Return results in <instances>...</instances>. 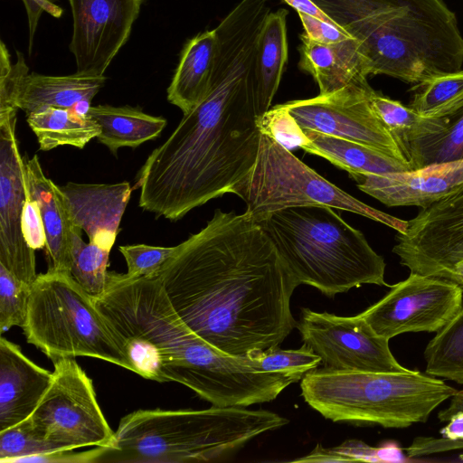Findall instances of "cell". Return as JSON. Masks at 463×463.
<instances>
[{
    "instance_id": "cell-32",
    "label": "cell",
    "mask_w": 463,
    "mask_h": 463,
    "mask_svg": "<svg viewBox=\"0 0 463 463\" xmlns=\"http://www.w3.org/2000/svg\"><path fill=\"white\" fill-rule=\"evenodd\" d=\"M81 231L74 225L71 236V273L90 296L97 298L106 288L110 250L91 242H84Z\"/></svg>"
},
{
    "instance_id": "cell-40",
    "label": "cell",
    "mask_w": 463,
    "mask_h": 463,
    "mask_svg": "<svg viewBox=\"0 0 463 463\" xmlns=\"http://www.w3.org/2000/svg\"><path fill=\"white\" fill-rule=\"evenodd\" d=\"M22 227L24 239L32 249L35 250L45 247L46 236L40 209L28 192L23 212Z\"/></svg>"
},
{
    "instance_id": "cell-34",
    "label": "cell",
    "mask_w": 463,
    "mask_h": 463,
    "mask_svg": "<svg viewBox=\"0 0 463 463\" xmlns=\"http://www.w3.org/2000/svg\"><path fill=\"white\" fill-rule=\"evenodd\" d=\"M31 286L0 264V332L23 327L28 311Z\"/></svg>"
},
{
    "instance_id": "cell-38",
    "label": "cell",
    "mask_w": 463,
    "mask_h": 463,
    "mask_svg": "<svg viewBox=\"0 0 463 463\" xmlns=\"http://www.w3.org/2000/svg\"><path fill=\"white\" fill-rule=\"evenodd\" d=\"M119 251L124 256L130 278L155 275L164 263L171 257L175 247H156L146 244L120 246Z\"/></svg>"
},
{
    "instance_id": "cell-19",
    "label": "cell",
    "mask_w": 463,
    "mask_h": 463,
    "mask_svg": "<svg viewBox=\"0 0 463 463\" xmlns=\"http://www.w3.org/2000/svg\"><path fill=\"white\" fill-rule=\"evenodd\" d=\"M53 373L33 363L19 345L0 339V431L27 420L49 389Z\"/></svg>"
},
{
    "instance_id": "cell-42",
    "label": "cell",
    "mask_w": 463,
    "mask_h": 463,
    "mask_svg": "<svg viewBox=\"0 0 463 463\" xmlns=\"http://www.w3.org/2000/svg\"><path fill=\"white\" fill-rule=\"evenodd\" d=\"M55 1L57 0H22L26 10L28 20L29 53L32 52L33 38L41 14L46 12L55 18L61 16L62 9L55 4Z\"/></svg>"
},
{
    "instance_id": "cell-41",
    "label": "cell",
    "mask_w": 463,
    "mask_h": 463,
    "mask_svg": "<svg viewBox=\"0 0 463 463\" xmlns=\"http://www.w3.org/2000/svg\"><path fill=\"white\" fill-rule=\"evenodd\" d=\"M105 447L83 452H73V449L33 455L19 459L18 463H98Z\"/></svg>"
},
{
    "instance_id": "cell-4",
    "label": "cell",
    "mask_w": 463,
    "mask_h": 463,
    "mask_svg": "<svg viewBox=\"0 0 463 463\" xmlns=\"http://www.w3.org/2000/svg\"><path fill=\"white\" fill-rule=\"evenodd\" d=\"M360 44L369 75L420 83L461 71L463 36L443 0H311Z\"/></svg>"
},
{
    "instance_id": "cell-2",
    "label": "cell",
    "mask_w": 463,
    "mask_h": 463,
    "mask_svg": "<svg viewBox=\"0 0 463 463\" xmlns=\"http://www.w3.org/2000/svg\"><path fill=\"white\" fill-rule=\"evenodd\" d=\"M95 305L113 329L138 375L187 386L216 407H246L275 400L294 378L261 372L248 357L226 354L196 335L177 315L156 275L130 278L108 271Z\"/></svg>"
},
{
    "instance_id": "cell-21",
    "label": "cell",
    "mask_w": 463,
    "mask_h": 463,
    "mask_svg": "<svg viewBox=\"0 0 463 463\" xmlns=\"http://www.w3.org/2000/svg\"><path fill=\"white\" fill-rule=\"evenodd\" d=\"M299 68L317 81L320 95L367 81V61L354 38L327 44L301 35Z\"/></svg>"
},
{
    "instance_id": "cell-20",
    "label": "cell",
    "mask_w": 463,
    "mask_h": 463,
    "mask_svg": "<svg viewBox=\"0 0 463 463\" xmlns=\"http://www.w3.org/2000/svg\"><path fill=\"white\" fill-rule=\"evenodd\" d=\"M24 171L27 192L38 204L44 227L48 269L71 273L74 224L61 187L45 176L36 155L24 161Z\"/></svg>"
},
{
    "instance_id": "cell-29",
    "label": "cell",
    "mask_w": 463,
    "mask_h": 463,
    "mask_svg": "<svg viewBox=\"0 0 463 463\" xmlns=\"http://www.w3.org/2000/svg\"><path fill=\"white\" fill-rule=\"evenodd\" d=\"M426 373L463 384V305L429 342L424 351Z\"/></svg>"
},
{
    "instance_id": "cell-44",
    "label": "cell",
    "mask_w": 463,
    "mask_h": 463,
    "mask_svg": "<svg viewBox=\"0 0 463 463\" xmlns=\"http://www.w3.org/2000/svg\"><path fill=\"white\" fill-rule=\"evenodd\" d=\"M291 7L295 8L298 13H305L311 14L320 20L328 22L337 25L330 19L323 11H321L311 0H284ZM339 26V25H338Z\"/></svg>"
},
{
    "instance_id": "cell-14",
    "label": "cell",
    "mask_w": 463,
    "mask_h": 463,
    "mask_svg": "<svg viewBox=\"0 0 463 463\" xmlns=\"http://www.w3.org/2000/svg\"><path fill=\"white\" fill-rule=\"evenodd\" d=\"M392 251L411 272L449 279L463 259V188L407 221Z\"/></svg>"
},
{
    "instance_id": "cell-24",
    "label": "cell",
    "mask_w": 463,
    "mask_h": 463,
    "mask_svg": "<svg viewBox=\"0 0 463 463\" xmlns=\"http://www.w3.org/2000/svg\"><path fill=\"white\" fill-rule=\"evenodd\" d=\"M280 8L267 16L255 55L256 106L259 117L271 108L288 61L287 15Z\"/></svg>"
},
{
    "instance_id": "cell-25",
    "label": "cell",
    "mask_w": 463,
    "mask_h": 463,
    "mask_svg": "<svg viewBox=\"0 0 463 463\" xmlns=\"http://www.w3.org/2000/svg\"><path fill=\"white\" fill-rule=\"evenodd\" d=\"M309 141L302 146L305 152L321 156L334 165L350 173L378 175L412 170L411 165L371 146L304 129Z\"/></svg>"
},
{
    "instance_id": "cell-12",
    "label": "cell",
    "mask_w": 463,
    "mask_h": 463,
    "mask_svg": "<svg viewBox=\"0 0 463 463\" xmlns=\"http://www.w3.org/2000/svg\"><path fill=\"white\" fill-rule=\"evenodd\" d=\"M359 314L387 339L410 332H437L463 305V288L449 279L411 272Z\"/></svg>"
},
{
    "instance_id": "cell-17",
    "label": "cell",
    "mask_w": 463,
    "mask_h": 463,
    "mask_svg": "<svg viewBox=\"0 0 463 463\" xmlns=\"http://www.w3.org/2000/svg\"><path fill=\"white\" fill-rule=\"evenodd\" d=\"M349 175L361 191L387 206L425 208L463 188V159L402 173Z\"/></svg>"
},
{
    "instance_id": "cell-15",
    "label": "cell",
    "mask_w": 463,
    "mask_h": 463,
    "mask_svg": "<svg viewBox=\"0 0 463 463\" xmlns=\"http://www.w3.org/2000/svg\"><path fill=\"white\" fill-rule=\"evenodd\" d=\"M16 111L0 113V264L32 286L38 274L35 250L26 242L22 227L27 186L15 136Z\"/></svg>"
},
{
    "instance_id": "cell-18",
    "label": "cell",
    "mask_w": 463,
    "mask_h": 463,
    "mask_svg": "<svg viewBox=\"0 0 463 463\" xmlns=\"http://www.w3.org/2000/svg\"><path fill=\"white\" fill-rule=\"evenodd\" d=\"M74 225L89 242L110 250L131 195L129 183L77 184L60 186Z\"/></svg>"
},
{
    "instance_id": "cell-9",
    "label": "cell",
    "mask_w": 463,
    "mask_h": 463,
    "mask_svg": "<svg viewBox=\"0 0 463 463\" xmlns=\"http://www.w3.org/2000/svg\"><path fill=\"white\" fill-rule=\"evenodd\" d=\"M230 194L241 198L244 213L255 222L288 207L325 205L360 214L398 232H403L407 225V221L370 207L330 183L262 132L253 167Z\"/></svg>"
},
{
    "instance_id": "cell-23",
    "label": "cell",
    "mask_w": 463,
    "mask_h": 463,
    "mask_svg": "<svg viewBox=\"0 0 463 463\" xmlns=\"http://www.w3.org/2000/svg\"><path fill=\"white\" fill-rule=\"evenodd\" d=\"M107 78L73 73L49 76L35 72L25 74L17 89L15 106L27 114L43 106L73 109L79 104L90 106L104 86Z\"/></svg>"
},
{
    "instance_id": "cell-39",
    "label": "cell",
    "mask_w": 463,
    "mask_h": 463,
    "mask_svg": "<svg viewBox=\"0 0 463 463\" xmlns=\"http://www.w3.org/2000/svg\"><path fill=\"white\" fill-rule=\"evenodd\" d=\"M304 33L318 43L332 44L354 38L343 27L320 20L311 14L298 13Z\"/></svg>"
},
{
    "instance_id": "cell-11",
    "label": "cell",
    "mask_w": 463,
    "mask_h": 463,
    "mask_svg": "<svg viewBox=\"0 0 463 463\" xmlns=\"http://www.w3.org/2000/svg\"><path fill=\"white\" fill-rule=\"evenodd\" d=\"M303 343L321 358L324 369L373 373L411 371L392 355L389 339L360 316L340 317L302 308L296 326Z\"/></svg>"
},
{
    "instance_id": "cell-3",
    "label": "cell",
    "mask_w": 463,
    "mask_h": 463,
    "mask_svg": "<svg viewBox=\"0 0 463 463\" xmlns=\"http://www.w3.org/2000/svg\"><path fill=\"white\" fill-rule=\"evenodd\" d=\"M259 118L254 71H215L206 97L141 167L139 206L177 221L230 194L256 162Z\"/></svg>"
},
{
    "instance_id": "cell-36",
    "label": "cell",
    "mask_w": 463,
    "mask_h": 463,
    "mask_svg": "<svg viewBox=\"0 0 463 463\" xmlns=\"http://www.w3.org/2000/svg\"><path fill=\"white\" fill-rule=\"evenodd\" d=\"M392 457L388 443L380 447H371L360 440H347L335 448H323L317 445L308 455L298 458L294 462H390Z\"/></svg>"
},
{
    "instance_id": "cell-28",
    "label": "cell",
    "mask_w": 463,
    "mask_h": 463,
    "mask_svg": "<svg viewBox=\"0 0 463 463\" xmlns=\"http://www.w3.org/2000/svg\"><path fill=\"white\" fill-rule=\"evenodd\" d=\"M403 154L412 170L463 159V108L446 117L443 128L411 139Z\"/></svg>"
},
{
    "instance_id": "cell-46",
    "label": "cell",
    "mask_w": 463,
    "mask_h": 463,
    "mask_svg": "<svg viewBox=\"0 0 463 463\" xmlns=\"http://www.w3.org/2000/svg\"><path fill=\"white\" fill-rule=\"evenodd\" d=\"M449 280L458 284L463 288V259L456 264Z\"/></svg>"
},
{
    "instance_id": "cell-22",
    "label": "cell",
    "mask_w": 463,
    "mask_h": 463,
    "mask_svg": "<svg viewBox=\"0 0 463 463\" xmlns=\"http://www.w3.org/2000/svg\"><path fill=\"white\" fill-rule=\"evenodd\" d=\"M217 51L215 30L204 31L184 46L167 89L168 101L188 113L207 95Z\"/></svg>"
},
{
    "instance_id": "cell-16",
    "label": "cell",
    "mask_w": 463,
    "mask_h": 463,
    "mask_svg": "<svg viewBox=\"0 0 463 463\" xmlns=\"http://www.w3.org/2000/svg\"><path fill=\"white\" fill-rule=\"evenodd\" d=\"M144 0H69L72 20L70 50L76 72L102 76L130 36Z\"/></svg>"
},
{
    "instance_id": "cell-1",
    "label": "cell",
    "mask_w": 463,
    "mask_h": 463,
    "mask_svg": "<svg viewBox=\"0 0 463 463\" xmlns=\"http://www.w3.org/2000/svg\"><path fill=\"white\" fill-rule=\"evenodd\" d=\"M155 275L188 327L231 356L279 345L297 326L290 298L298 284L245 213L216 209Z\"/></svg>"
},
{
    "instance_id": "cell-8",
    "label": "cell",
    "mask_w": 463,
    "mask_h": 463,
    "mask_svg": "<svg viewBox=\"0 0 463 463\" xmlns=\"http://www.w3.org/2000/svg\"><path fill=\"white\" fill-rule=\"evenodd\" d=\"M27 342L52 361L89 356L135 373L120 340L90 296L71 273L48 269L31 286L25 323Z\"/></svg>"
},
{
    "instance_id": "cell-31",
    "label": "cell",
    "mask_w": 463,
    "mask_h": 463,
    "mask_svg": "<svg viewBox=\"0 0 463 463\" xmlns=\"http://www.w3.org/2000/svg\"><path fill=\"white\" fill-rule=\"evenodd\" d=\"M409 107L426 118H443L463 108V71L417 83Z\"/></svg>"
},
{
    "instance_id": "cell-30",
    "label": "cell",
    "mask_w": 463,
    "mask_h": 463,
    "mask_svg": "<svg viewBox=\"0 0 463 463\" xmlns=\"http://www.w3.org/2000/svg\"><path fill=\"white\" fill-rule=\"evenodd\" d=\"M370 102L376 116L395 139L402 153L404 146L411 139L436 133L443 128L446 122V117L426 118L420 116L410 107L375 90L371 95Z\"/></svg>"
},
{
    "instance_id": "cell-6",
    "label": "cell",
    "mask_w": 463,
    "mask_h": 463,
    "mask_svg": "<svg viewBox=\"0 0 463 463\" xmlns=\"http://www.w3.org/2000/svg\"><path fill=\"white\" fill-rule=\"evenodd\" d=\"M256 222L298 285L330 298L364 284L391 287L384 280L383 258L332 207H288Z\"/></svg>"
},
{
    "instance_id": "cell-45",
    "label": "cell",
    "mask_w": 463,
    "mask_h": 463,
    "mask_svg": "<svg viewBox=\"0 0 463 463\" xmlns=\"http://www.w3.org/2000/svg\"><path fill=\"white\" fill-rule=\"evenodd\" d=\"M463 411V391L452 397L450 406L439 413V418L441 421L448 420L449 418L455 412Z\"/></svg>"
},
{
    "instance_id": "cell-33",
    "label": "cell",
    "mask_w": 463,
    "mask_h": 463,
    "mask_svg": "<svg viewBox=\"0 0 463 463\" xmlns=\"http://www.w3.org/2000/svg\"><path fill=\"white\" fill-rule=\"evenodd\" d=\"M248 360L258 371L287 373L300 377L321 364L320 356L304 343L298 349L283 350L277 345L258 351L250 354Z\"/></svg>"
},
{
    "instance_id": "cell-10",
    "label": "cell",
    "mask_w": 463,
    "mask_h": 463,
    "mask_svg": "<svg viewBox=\"0 0 463 463\" xmlns=\"http://www.w3.org/2000/svg\"><path fill=\"white\" fill-rule=\"evenodd\" d=\"M52 383L27 419L33 430L61 450L114 448L116 433L98 403L91 379L75 357L52 360Z\"/></svg>"
},
{
    "instance_id": "cell-37",
    "label": "cell",
    "mask_w": 463,
    "mask_h": 463,
    "mask_svg": "<svg viewBox=\"0 0 463 463\" xmlns=\"http://www.w3.org/2000/svg\"><path fill=\"white\" fill-rule=\"evenodd\" d=\"M259 127L260 132L270 136L291 152L294 149H301L309 141L304 129L284 103L270 108L260 117Z\"/></svg>"
},
{
    "instance_id": "cell-5",
    "label": "cell",
    "mask_w": 463,
    "mask_h": 463,
    "mask_svg": "<svg viewBox=\"0 0 463 463\" xmlns=\"http://www.w3.org/2000/svg\"><path fill=\"white\" fill-rule=\"evenodd\" d=\"M288 420L265 410H138L118 424L114 448L99 462L184 463L220 460Z\"/></svg>"
},
{
    "instance_id": "cell-26",
    "label": "cell",
    "mask_w": 463,
    "mask_h": 463,
    "mask_svg": "<svg viewBox=\"0 0 463 463\" xmlns=\"http://www.w3.org/2000/svg\"><path fill=\"white\" fill-rule=\"evenodd\" d=\"M85 114L99 124L101 131L98 141L113 155L120 147L135 148L157 137L167 123L163 117L151 116L130 106H90Z\"/></svg>"
},
{
    "instance_id": "cell-13",
    "label": "cell",
    "mask_w": 463,
    "mask_h": 463,
    "mask_svg": "<svg viewBox=\"0 0 463 463\" xmlns=\"http://www.w3.org/2000/svg\"><path fill=\"white\" fill-rule=\"evenodd\" d=\"M373 90L368 82L353 84L284 104L303 129L357 142L410 164L371 106Z\"/></svg>"
},
{
    "instance_id": "cell-43",
    "label": "cell",
    "mask_w": 463,
    "mask_h": 463,
    "mask_svg": "<svg viewBox=\"0 0 463 463\" xmlns=\"http://www.w3.org/2000/svg\"><path fill=\"white\" fill-rule=\"evenodd\" d=\"M448 420L449 423L439 431L442 437L449 439H463V411L453 413Z\"/></svg>"
},
{
    "instance_id": "cell-7",
    "label": "cell",
    "mask_w": 463,
    "mask_h": 463,
    "mask_svg": "<svg viewBox=\"0 0 463 463\" xmlns=\"http://www.w3.org/2000/svg\"><path fill=\"white\" fill-rule=\"evenodd\" d=\"M305 402L335 422L402 429L426 422L458 391L419 371L373 373L313 369L300 383Z\"/></svg>"
},
{
    "instance_id": "cell-35",
    "label": "cell",
    "mask_w": 463,
    "mask_h": 463,
    "mask_svg": "<svg viewBox=\"0 0 463 463\" xmlns=\"http://www.w3.org/2000/svg\"><path fill=\"white\" fill-rule=\"evenodd\" d=\"M61 450L40 437L28 420L0 431V461L17 462L19 459L43 453Z\"/></svg>"
},
{
    "instance_id": "cell-27",
    "label": "cell",
    "mask_w": 463,
    "mask_h": 463,
    "mask_svg": "<svg viewBox=\"0 0 463 463\" xmlns=\"http://www.w3.org/2000/svg\"><path fill=\"white\" fill-rule=\"evenodd\" d=\"M27 123L43 151L65 145L81 149L101 131L86 114L52 106H43L27 114Z\"/></svg>"
}]
</instances>
